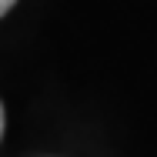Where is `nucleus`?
<instances>
[{
  "label": "nucleus",
  "instance_id": "nucleus-2",
  "mask_svg": "<svg viewBox=\"0 0 157 157\" xmlns=\"http://www.w3.org/2000/svg\"><path fill=\"white\" fill-rule=\"evenodd\" d=\"M0 134H3V107H0Z\"/></svg>",
  "mask_w": 157,
  "mask_h": 157
},
{
  "label": "nucleus",
  "instance_id": "nucleus-1",
  "mask_svg": "<svg viewBox=\"0 0 157 157\" xmlns=\"http://www.w3.org/2000/svg\"><path fill=\"white\" fill-rule=\"evenodd\" d=\"M13 3H17V0H0V17H3V13H7V10L13 7Z\"/></svg>",
  "mask_w": 157,
  "mask_h": 157
}]
</instances>
